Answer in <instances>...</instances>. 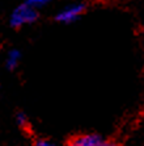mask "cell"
Returning <instances> with one entry per match:
<instances>
[{
	"label": "cell",
	"mask_w": 144,
	"mask_h": 146,
	"mask_svg": "<svg viewBox=\"0 0 144 146\" xmlns=\"http://www.w3.org/2000/svg\"><path fill=\"white\" fill-rule=\"evenodd\" d=\"M84 11H85V5L84 4H72L68 5L67 8L62 9L57 16V20L60 23H74L75 20H77L81 16Z\"/></svg>",
	"instance_id": "obj_2"
},
{
	"label": "cell",
	"mask_w": 144,
	"mask_h": 146,
	"mask_svg": "<svg viewBox=\"0 0 144 146\" xmlns=\"http://www.w3.org/2000/svg\"><path fill=\"white\" fill-rule=\"evenodd\" d=\"M17 121H18V124L24 125V124H25V121H26V119H25V116H24L22 113H18V115H17Z\"/></svg>",
	"instance_id": "obj_6"
},
{
	"label": "cell",
	"mask_w": 144,
	"mask_h": 146,
	"mask_svg": "<svg viewBox=\"0 0 144 146\" xmlns=\"http://www.w3.org/2000/svg\"><path fill=\"white\" fill-rule=\"evenodd\" d=\"M106 146H113V145H109V143H107V145H106Z\"/></svg>",
	"instance_id": "obj_8"
},
{
	"label": "cell",
	"mask_w": 144,
	"mask_h": 146,
	"mask_svg": "<svg viewBox=\"0 0 144 146\" xmlns=\"http://www.w3.org/2000/svg\"><path fill=\"white\" fill-rule=\"evenodd\" d=\"M20 58H21V54L20 51L13 49V50H11L7 55V59H5V65L9 70H13L17 65H18V62H20Z\"/></svg>",
	"instance_id": "obj_4"
},
{
	"label": "cell",
	"mask_w": 144,
	"mask_h": 146,
	"mask_svg": "<svg viewBox=\"0 0 144 146\" xmlns=\"http://www.w3.org/2000/svg\"><path fill=\"white\" fill-rule=\"evenodd\" d=\"M37 146H55V145L51 143V142H49V141H38Z\"/></svg>",
	"instance_id": "obj_7"
},
{
	"label": "cell",
	"mask_w": 144,
	"mask_h": 146,
	"mask_svg": "<svg viewBox=\"0 0 144 146\" xmlns=\"http://www.w3.org/2000/svg\"><path fill=\"white\" fill-rule=\"evenodd\" d=\"M107 143L97 134H81L71 139L70 146H106Z\"/></svg>",
	"instance_id": "obj_3"
},
{
	"label": "cell",
	"mask_w": 144,
	"mask_h": 146,
	"mask_svg": "<svg viewBox=\"0 0 144 146\" xmlns=\"http://www.w3.org/2000/svg\"><path fill=\"white\" fill-rule=\"evenodd\" d=\"M25 1H26V4H30L33 7H41V5L47 4L50 0H25Z\"/></svg>",
	"instance_id": "obj_5"
},
{
	"label": "cell",
	"mask_w": 144,
	"mask_h": 146,
	"mask_svg": "<svg viewBox=\"0 0 144 146\" xmlns=\"http://www.w3.org/2000/svg\"><path fill=\"white\" fill-rule=\"evenodd\" d=\"M37 20V11L30 4H21L11 16V25L13 28H20L26 24H32Z\"/></svg>",
	"instance_id": "obj_1"
}]
</instances>
